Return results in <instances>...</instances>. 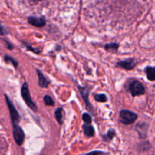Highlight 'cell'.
<instances>
[{
	"label": "cell",
	"mask_w": 155,
	"mask_h": 155,
	"mask_svg": "<svg viewBox=\"0 0 155 155\" xmlns=\"http://www.w3.org/2000/svg\"><path fill=\"white\" fill-rule=\"evenodd\" d=\"M21 95H22L23 99L24 100L26 104L30 107V108L32 110H33V111H36L37 107H36V105L35 104L34 101L32 100L31 96H30V90H29L28 84L27 83H24V85L22 86V88H21Z\"/></svg>",
	"instance_id": "cell-1"
},
{
	"label": "cell",
	"mask_w": 155,
	"mask_h": 155,
	"mask_svg": "<svg viewBox=\"0 0 155 155\" xmlns=\"http://www.w3.org/2000/svg\"><path fill=\"white\" fill-rule=\"evenodd\" d=\"M137 117L138 116L136 114L130 111V110H123L120 113V121L126 125H129V124L134 123Z\"/></svg>",
	"instance_id": "cell-2"
},
{
	"label": "cell",
	"mask_w": 155,
	"mask_h": 155,
	"mask_svg": "<svg viewBox=\"0 0 155 155\" xmlns=\"http://www.w3.org/2000/svg\"><path fill=\"white\" fill-rule=\"evenodd\" d=\"M130 91L133 97L143 95L145 93V89L143 85L137 80H133L130 84Z\"/></svg>",
	"instance_id": "cell-3"
},
{
	"label": "cell",
	"mask_w": 155,
	"mask_h": 155,
	"mask_svg": "<svg viewBox=\"0 0 155 155\" xmlns=\"http://www.w3.org/2000/svg\"><path fill=\"white\" fill-rule=\"evenodd\" d=\"M5 100L6 102H7L9 112H10V116L11 119H12V125H17V124H18L20 120L19 114H18V110H16V108H15V107L14 106V104H12V101L9 99V98L7 95H5Z\"/></svg>",
	"instance_id": "cell-4"
},
{
	"label": "cell",
	"mask_w": 155,
	"mask_h": 155,
	"mask_svg": "<svg viewBox=\"0 0 155 155\" xmlns=\"http://www.w3.org/2000/svg\"><path fill=\"white\" fill-rule=\"evenodd\" d=\"M13 136L17 145H19V146L23 145L24 142L25 135H24L22 128L20 127L18 124L13 125Z\"/></svg>",
	"instance_id": "cell-5"
},
{
	"label": "cell",
	"mask_w": 155,
	"mask_h": 155,
	"mask_svg": "<svg viewBox=\"0 0 155 155\" xmlns=\"http://www.w3.org/2000/svg\"><path fill=\"white\" fill-rule=\"evenodd\" d=\"M136 61L132 58L122 61H120L117 64V67L124 68V69L127 70V71H130V70L133 69V68L136 67Z\"/></svg>",
	"instance_id": "cell-6"
},
{
	"label": "cell",
	"mask_w": 155,
	"mask_h": 155,
	"mask_svg": "<svg viewBox=\"0 0 155 155\" xmlns=\"http://www.w3.org/2000/svg\"><path fill=\"white\" fill-rule=\"evenodd\" d=\"M28 22L31 25L37 27H42L45 25V19L43 17H30Z\"/></svg>",
	"instance_id": "cell-7"
},
{
	"label": "cell",
	"mask_w": 155,
	"mask_h": 155,
	"mask_svg": "<svg viewBox=\"0 0 155 155\" xmlns=\"http://www.w3.org/2000/svg\"><path fill=\"white\" fill-rule=\"evenodd\" d=\"M38 77H39V85L42 88H47L49 85V80H47L46 77L42 74V73L40 71L37 70Z\"/></svg>",
	"instance_id": "cell-8"
},
{
	"label": "cell",
	"mask_w": 155,
	"mask_h": 155,
	"mask_svg": "<svg viewBox=\"0 0 155 155\" xmlns=\"http://www.w3.org/2000/svg\"><path fill=\"white\" fill-rule=\"evenodd\" d=\"M83 131H84L85 135H86L89 137H92L95 134V130H94L93 127L89 124H83Z\"/></svg>",
	"instance_id": "cell-9"
},
{
	"label": "cell",
	"mask_w": 155,
	"mask_h": 155,
	"mask_svg": "<svg viewBox=\"0 0 155 155\" xmlns=\"http://www.w3.org/2000/svg\"><path fill=\"white\" fill-rule=\"evenodd\" d=\"M147 78L151 81H154L155 80V69L152 67H147L145 69Z\"/></svg>",
	"instance_id": "cell-10"
},
{
	"label": "cell",
	"mask_w": 155,
	"mask_h": 155,
	"mask_svg": "<svg viewBox=\"0 0 155 155\" xmlns=\"http://www.w3.org/2000/svg\"><path fill=\"white\" fill-rule=\"evenodd\" d=\"M79 89H80V92L82 95V98L84 99L86 104H87V105L88 104H89V100H88V96H89V89H88L86 87H80V86H79Z\"/></svg>",
	"instance_id": "cell-11"
},
{
	"label": "cell",
	"mask_w": 155,
	"mask_h": 155,
	"mask_svg": "<svg viewBox=\"0 0 155 155\" xmlns=\"http://www.w3.org/2000/svg\"><path fill=\"white\" fill-rule=\"evenodd\" d=\"M54 114H55V118L58 122L60 124H62V123H63V109L61 107L58 108Z\"/></svg>",
	"instance_id": "cell-12"
},
{
	"label": "cell",
	"mask_w": 155,
	"mask_h": 155,
	"mask_svg": "<svg viewBox=\"0 0 155 155\" xmlns=\"http://www.w3.org/2000/svg\"><path fill=\"white\" fill-rule=\"evenodd\" d=\"M95 101H98V102H106L107 101V96L104 94H95L94 95Z\"/></svg>",
	"instance_id": "cell-13"
},
{
	"label": "cell",
	"mask_w": 155,
	"mask_h": 155,
	"mask_svg": "<svg viewBox=\"0 0 155 155\" xmlns=\"http://www.w3.org/2000/svg\"><path fill=\"white\" fill-rule=\"evenodd\" d=\"M4 59L6 63H12V64L13 65L15 68H17V67H18V63L16 61V60H15V59L13 58L10 57V56L8 55H5Z\"/></svg>",
	"instance_id": "cell-14"
},
{
	"label": "cell",
	"mask_w": 155,
	"mask_h": 155,
	"mask_svg": "<svg viewBox=\"0 0 155 155\" xmlns=\"http://www.w3.org/2000/svg\"><path fill=\"white\" fill-rule=\"evenodd\" d=\"M115 136V131L114 130H109L108 133H107V135L104 136V140L107 141V142H109V141L111 140Z\"/></svg>",
	"instance_id": "cell-15"
},
{
	"label": "cell",
	"mask_w": 155,
	"mask_h": 155,
	"mask_svg": "<svg viewBox=\"0 0 155 155\" xmlns=\"http://www.w3.org/2000/svg\"><path fill=\"white\" fill-rule=\"evenodd\" d=\"M43 99H44V102H45V104H46V105L53 106L54 104V100H53L52 98L49 96V95H45Z\"/></svg>",
	"instance_id": "cell-16"
},
{
	"label": "cell",
	"mask_w": 155,
	"mask_h": 155,
	"mask_svg": "<svg viewBox=\"0 0 155 155\" xmlns=\"http://www.w3.org/2000/svg\"><path fill=\"white\" fill-rule=\"evenodd\" d=\"M106 50H117V48H119V45L117 43H110V44H107L104 46Z\"/></svg>",
	"instance_id": "cell-17"
},
{
	"label": "cell",
	"mask_w": 155,
	"mask_h": 155,
	"mask_svg": "<svg viewBox=\"0 0 155 155\" xmlns=\"http://www.w3.org/2000/svg\"><path fill=\"white\" fill-rule=\"evenodd\" d=\"M83 120L86 124H90L92 123V117L90 115L87 113H85L83 114Z\"/></svg>",
	"instance_id": "cell-18"
},
{
	"label": "cell",
	"mask_w": 155,
	"mask_h": 155,
	"mask_svg": "<svg viewBox=\"0 0 155 155\" xmlns=\"http://www.w3.org/2000/svg\"><path fill=\"white\" fill-rule=\"evenodd\" d=\"M8 31L5 30V28L4 27H2V24H0V35H1V36H5V35H6Z\"/></svg>",
	"instance_id": "cell-19"
},
{
	"label": "cell",
	"mask_w": 155,
	"mask_h": 155,
	"mask_svg": "<svg viewBox=\"0 0 155 155\" xmlns=\"http://www.w3.org/2000/svg\"><path fill=\"white\" fill-rule=\"evenodd\" d=\"M104 153L101 152V151H92V152H89L88 154H86V155H101L103 154Z\"/></svg>",
	"instance_id": "cell-20"
},
{
	"label": "cell",
	"mask_w": 155,
	"mask_h": 155,
	"mask_svg": "<svg viewBox=\"0 0 155 155\" xmlns=\"http://www.w3.org/2000/svg\"><path fill=\"white\" fill-rule=\"evenodd\" d=\"M2 40L4 41L5 42V43H6V45H7V48H8V49H13V48H14V47H13V45H12V44L10 43V42H8L7 40H5V39H2Z\"/></svg>",
	"instance_id": "cell-21"
},
{
	"label": "cell",
	"mask_w": 155,
	"mask_h": 155,
	"mask_svg": "<svg viewBox=\"0 0 155 155\" xmlns=\"http://www.w3.org/2000/svg\"><path fill=\"white\" fill-rule=\"evenodd\" d=\"M30 1L34 2H45L47 1V0H30Z\"/></svg>",
	"instance_id": "cell-22"
}]
</instances>
